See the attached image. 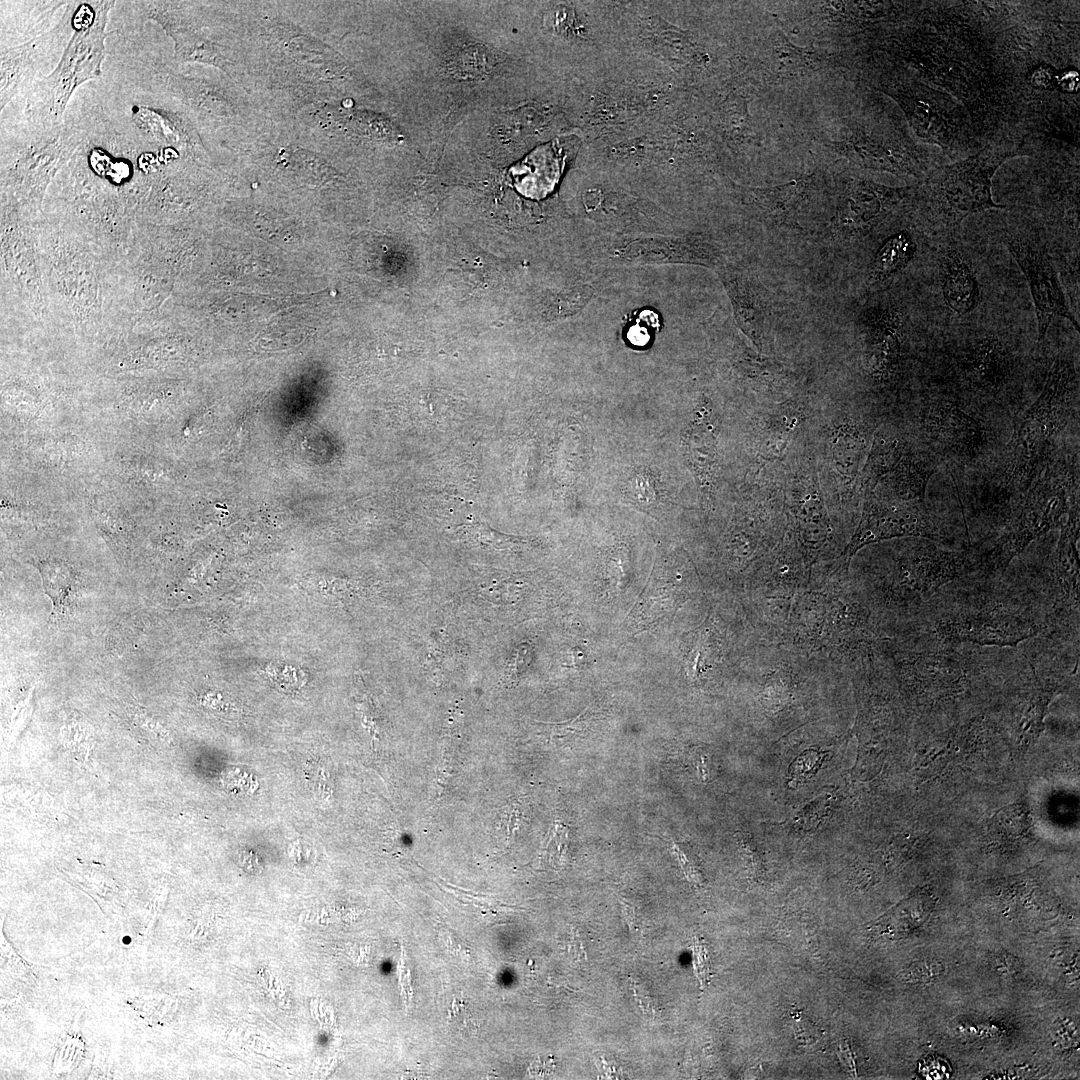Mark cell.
Wrapping results in <instances>:
<instances>
[{
	"mask_svg": "<svg viewBox=\"0 0 1080 1080\" xmlns=\"http://www.w3.org/2000/svg\"><path fill=\"white\" fill-rule=\"evenodd\" d=\"M114 1L69 3L73 34L52 72L30 87L25 114L38 128L62 123L70 97L84 82L102 75L106 56L105 38L108 13Z\"/></svg>",
	"mask_w": 1080,
	"mask_h": 1080,
	"instance_id": "cell-1",
	"label": "cell"
},
{
	"mask_svg": "<svg viewBox=\"0 0 1080 1080\" xmlns=\"http://www.w3.org/2000/svg\"><path fill=\"white\" fill-rule=\"evenodd\" d=\"M1074 382L1072 363L1057 358L1041 393L1015 421L1008 445L1006 473L1016 488L1026 490L1044 469L1055 437L1065 423Z\"/></svg>",
	"mask_w": 1080,
	"mask_h": 1080,
	"instance_id": "cell-2",
	"label": "cell"
},
{
	"mask_svg": "<svg viewBox=\"0 0 1080 1080\" xmlns=\"http://www.w3.org/2000/svg\"><path fill=\"white\" fill-rule=\"evenodd\" d=\"M1013 152L985 148L977 154L933 172L927 189L932 211L946 225L955 226L971 214L1002 209L992 198V178Z\"/></svg>",
	"mask_w": 1080,
	"mask_h": 1080,
	"instance_id": "cell-3",
	"label": "cell"
},
{
	"mask_svg": "<svg viewBox=\"0 0 1080 1080\" xmlns=\"http://www.w3.org/2000/svg\"><path fill=\"white\" fill-rule=\"evenodd\" d=\"M1029 490L1019 511L1014 515L988 553L981 566L986 572L1003 571L1032 541L1058 526L1070 505L1078 500H1068V482L1058 479L1048 467Z\"/></svg>",
	"mask_w": 1080,
	"mask_h": 1080,
	"instance_id": "cell-4",
	"label": "cell"
},
{
	"mask_svg": "<svg viewBox=\"0 0 1080 1080\" xmlns=\"http://www.w3.org/2000/svg\"><path fill=\"white\" fill-rule=\"evenodd\" d=\"M1005 244L1023 272L1034 304L1038 340L1045 338L1054 318L1069 321L1078 331L1079 323L1071 312L1057 272L1044 248L1020 234L1005 236Z\"/></svg>",
	"mask_w": 1080,
	"mask_h": 1080,
	"instance_id": "cell-5",
	"label": "cell"
},
{
	"mask_svg": "<svg viewBox=\"0 0 1080 1080\" xmlns=\"http://www.w3.org/2000/svg\"><path fill=\"white\" fill-rule=\"evenodd\" d=\"M1040 631L1033 620L1001 605L961 611L941 619L937 633L946 642H970L981 646L1015 647Z\"/></svg>",
	"mask_w": 1080,
	"mask_h": 1080,
	"instance_id": "cell-6",
	"label": "cell"
},
{
	"mask_svg": "<svg viewBox=\"0 0 1080 1080\" xmlns=\"http://www.w3.org/2000/svg\"><path fill=\"white\" fill-rule=\"evenodd\" d=\"M921 504L923 502L889 503L868 499L850 553L865 544L892 537L915 536L940 541L944 537L941 528Z\"/></svg>",
	"mask_w": 1080,
	"mask_h": 1080,
	"instance_id": "cell-7",
	"label": "cell"
},
{
	"mask_svg": "<svg viewBox=\"0 0 1080 1080\" xmlns=\"http://www.w3.org/2000/svg\"><path fill=\"white\" fill-rule=\"evenodd\" d=\"M70 7L54 30L6 49L0 55V110L30 83L49 55L56 53L69 33Z\"/></svg>",
	"mask_w": 1080,
	"mask_h": 1080,
	"instance_id": "cell-8",
	"label": "cell"
},
{
	"mask_svg": "<svg viewBox=\"0 0 1080 1080\" xmlns=\"http://www.w3.org/2000/svg\"><path fill=\"white\" fill-rule=\"evenodd\" d=\"M975 565L964 552L922 544L905 557L900 583L912 598L924 599Z\"/></svg>",
	"mask_w": 1080,
	"mask_h": 1080,
	"instance_id": "cell-9",
	"label": "cell"
},
{
	"mask_svg": "<svg viewBox=\"0 0 1080 1080\" xmlns=\"http://www.w3.org/2000/svg\"><path fill=\"white\" fill-rule=\"evenodd\" d=\"M905 317L895 306L869 311L863 321L864 355L869 374L884 381L896 372L901 355Z\"/></svg>",
	"mask_w": 1080,
	"mask_h": 1080,
	"instance_id": "cell-10",
	"label": "cell"
},
{
	"mask_svg": "<svg viewBox=\"0 0 1080 1080\" xmlns=\"http://www.w3.org/2000/svg\"><path fill=\"white\" fill-rule=\"evenodd\" d=\"M907 194L868 180H857L847 188L840 206L839 222L850 236H862L875 227Z\"/></svg>",
	"mask_w": 1080,
	"mask_h": 1080,
	"instance_id": "cell-11",
	"label": "cell"
},
{
	"mask_svg": "<svg viewBox=\"0 0 1080 1080\" xmlns=\"http://www.w3.org/2000/svg\"><path fill=\"white\" fill-rule=\"evenodd\" d=\"M717 427L712 408L702 401L685 435V456L703 496L712 492L717 466Z\"/></svg>",
	"mask_w": 1080,
	"mask_h": 1080,
	"instance_id": "cell-12",
	"label": "cell"
},
{
	"mask_svg": "<svg viewBox=\"0 0 1080 1080\" xmlns=\"http://www.w3.org/2000/svg\"><path fill=\"white\" fill-rule=\"evenodd\" d=\"M929 434L946 449L974 455L984 442V431L972 416L951 402H937L926 416Z\"/></svg>",
	"mask_w": 1080,
	"mask_h": 1080,
	"instance_id": "cell-13",
	"label": "cell"
},
{
	"mask_svg": "<svg viewBox=\"0 0 1080 1080\" xmlns=\"http://www.w3.org/2000/svg\"><path fill=\"white\" fill-rule=\"evenodd\" d=\"M940 275L944 302L954 314L966 315L979 305L980 284L963 252L944 249L940 254Z\"/></svg>",
	"mask_w": 1080,
	"mask_h": 1080,
	"instance_id": "cell-14",
	"label": "cell"
},
{
	"mask_svg": "<svg viewBox=\"0 0 1080 1080\" xmlns=\"http://www.w3.org/2000/svg\"><path fill=\"white\" fill-rule=\"evenodd\" d=\"M809 187L808 179H799L775 187H752L748 191L752 211L762 221L778 226H795L797 214L806 200Z\"/></svg>",
	"mask_w": 1080,
	"mask_h": 1080,
	"instance_id": "cell-15",
	"label": "cell"
},
{
	"mask_svg": "<svg viewBox=\"0 0 1080 1080\" xmlns=\"http://www.w3.org/2000/svg\"><path fill=\"white\" fill-rule=\"evenodd\" d=\"M1067 520L1061 524V533L1056 549L1055 574L1060 587V604L1063 608L1078 610L1079 606V567L1076 542L1079 538V503L1073 502L1068 511Z\"/></svg>",
	"mask_w": 1080,
	"mask_h": 1080,
	"instance_id": "cell-16",
	"label": "cell"
},
{
	"mask_svg": "<svg viewBox=\"0 0 1080 1080\" xmlns=\"http://www.w3.org/2000/svg\"><path fill=\"white\" fill-rule=\"evenodd\" d=\"M966 378L980 388H997L1005 380L1009 361L1004 344L996 336L978 340L962 360Z\"/></svg>",
	"mask_w": 1080,
	"mask_h": 1080,
	"instance_id": "cell-17",
	"label": "cell"
},
{
	"mask_svg": "<svg viewBox=\"0 0 1080 1080\" xmlns=\"http://www.w3.org/2000/svg\"><path fill=\"white\" fill-rule=\"evenodd\" d=\"M738 323L757 348H761L769 303L764 287L753 276L742 275L733 282Z\"/></svg>",
	"mask_w": 1080,
	"mask_h": 1080,
	"instance_id": "cell-18",
	"label": "cell"
},
{
	"mask_svg": "<svg viewBox=\"0 0 1080 1080\" xmlns=\"http://www.w3.org/2000/svg\"><path fill=\"white\" fill-rule=\"evenodd\" d=\"M44 593L52 603L50 619L52 623L68 617L77 584L76 569L67 561L59 558H44L35 564Z\"/></svg>",
	"mask_w": 1080,
	"mask_h": 1080,
	"instance_id": "cell-19",
	"label": "cell"
},
{
	"mask_svg": "<svg viewBox=\"0 0 1080 1080\" xmlns=\"http://www.w3.org/2000/svg\"><path fill=\"white\" fill-rule=\"evenodd\" d=\"M936 464L922 454H903L895 468V486L899 496L905 501L923 502L925 490Z\"/></svg>",
	"mask_w": 1080,
	"mask_h": 1080,
	"instance_id": "cell-20",
	"label": "cell"
},
{
	"mask_svg": "<svg viewBox=\"0 0 1080 1080\" xmlns=\"http://www.w3.org/2000/svg\"><path fill=\"white\" fill-rule=\"evenodd\" d=\"M174 41V57L178 62H202L227 71L229 62L222 48L191 27L167 33Z\"/></svg>",
	"mask_w": 1080,
	"mask_h": 1080,
	"instance_id": "cell-21",
	"label": "cell"
},
{
	"mask_svg": "<svg viewBox=\"0 0 1080 1080\" xmlns=\"http://www.w3.org/2000/svg\"><path fill=\"white\" fill-rule=\"evenodd\" d=\"M917 244L912 235L901 231L885 240L876 253L870 278L883 281L905 269L914 259Z\"/></svg>",
	"mask_w": 1080,
	"mask_h": 1080,
	"instance_id": "cell-22",
	"label": "cell"
},
{
	"mask_svg": "<svg viewBox=\"0 0 1080 1080\" xmlns=\"http://www.w3.org/2000/svg\"><path fill=\"white\" fill-rule=\"evenodd\" d=\"M904 454L900 442L886 435H877L864 468L863 485L866 493L873 490L884 474L892 472Z\"/></svg>",
	"mask_w": 1080,
	"mask_h": 1080,
	"instance_id": "cell-23",
	"label": "cell"
},
{
	"mask_svg": "<svg viewBox=\"0 0 1080 1080\" xmlns=\"http://www.w3.org/2000/svg\"><path fill=\"white\" fill-rule=\"evenodd\" d=\"M132 118L138 128L154 140L165 143L182 141L179 121L171 113L150 106L139 105L132 109Z\"/></svg>",
	"mask_w": 1080,
	"mask_h": 1080,
	"instance_id": "cell-24",
	"label": "cell"
},
{
	"mask_svg": "<svg viewBox=\"0 0 1080 1080\" xmlns=\"http://www.w3.org/2000/svg\"><path fill=\"white\" fill-rule=\"evenodd\" d=\"M768 63L773 72L784 76L802 72L813 65L812 58L808 57L806 52L792 46L784 38L781 41L777 38L772 42Z\"/></svg>",
	"mask_w": 1080,
	"mask_h": 1080,
	"instance_id": "cell-25",
	"label": "cell"
},
{
	"mask_svg": "<svg viewBox=\"0 0 1080 1080\" xmlns=\"http://www.w3.org/2000/svg\"><path fill=\"white\" fill-rule=\"evenodd\" d=\"M864 452V440L857 431H842L836 438L834 460L841 474L854 478Z\"/></svg>",
	"mask_w": 1080,
	"mask_h": 1080,
	"instance_id": "cell-26",
	"label": "cell"
},
{
	"mask_svg": "<svg viewBox=\"0 0 1080 1080\" xmlns=\"http://www.w3.org/2000/svg\"><path fill=\"white\" fill-rule=\"evenodd\" d=\"M106 500H95L91 505V510L94 513L95 521L98 526L104 531L112 541L121 545L127 539L128 529L125 527L127 524L123 520L124 516L115 508L106 504Z\"/></svg>",
	"mask_w": 1080,
	"mask_h": 1080,
	"instance_id": "cell-27",
	"label": "cell"
},
{
	"mask_svg": "<svg viewBox=\"0 0 1080 1080\" xmlns=\"http://www.w3.org/2000/svg\"><path fill=\"white\" fill-rule=\"evenodd\" d=\"M44 443L46 444L45 449L37 447L36 450L37 455H45L44 462H70L75 460L76 455L83 450V447H80V444L75 439H51Z\"/></svg>",
	"mask_w": 1080,
	"mask_h": 1080,
	"instance_id": "cell-28",
	"label": "cell"
},
{
	"mask_svg": "<svg viewBox=\"0 0 1080 1080\" xmlns=\"http://www.w3.org/2000/svg\"><path fill=\"white\" fill-rule=\"evenodd\" d=\"M594 714L585 709L577 717L558 724H546L549 727L551 737L557 740H575L583 736L589 729Z\"/></svg>",
	"mask_w": 1080,
	"mask_h": 1080,
	"instance_id": "cell-29",
	"label": "cell"
},
{
	"mask_svg": "<svg viewBox=\"0 0 1080 1080\" xmlns=\"http://www.w3.org/2000/svg\"><path fill=\"white\" fill-rule=\"evenodd\" d=\"M659 325L658 317L652 310H643L628 329L627 338L636 346L646 345Z\"/></svg>",
	"mask_w": 1080,
	"mask_h": 1080,
	"instance_id": "cell-30",
	"label": "cell"
},
{
	"mask_svg": "<svg viewBox=\"0 0 1080 1080\" xmlns=\"http://www.w3.org/2000/svg\"><path fill=\"white\" fill-rule=\"evenodd\" d=\"M1058 70L1052 65L1041 63L1033 68L1028 75V83L1036 90L1046 91L1056 89Z\"/></svg>",
	"mask_w": 1080,
	"mask_h": 1080,
	"instance_id": "cell-31",
	"label": "cell"
},
{
	"mask_svg": "<svg viewBox=\"0 0 1080 1080\" xmlns=\"http://www.w3.org/2000/svg\"><path fill=\"white\" fill-rule=\"evenodd\" d=\"M671 849L676 854L687 879L695 885H702V877L683 845L672 842Z\"/></svg>",
	"mask_w": 1080,
	"mask_h": 1080,
	"instance_id": "cell-32",
	"label": "cell"
},
{
	"mask_svg": "<svg viewBox=\"0 0 1080 1080\" xmlns=\"http://www.w3.org/2000/svg\"><path fill=\"white\" fill-rule=\"evenodd\" d=\"M1080 88L1079 72L1077 69L1066 68L1058 70L1056 89L1063 93L1077 94Z\"/></svg>",
	"mask_w": 1080,
	"mask_h": 1080,
	"instance_id": "cell-33",
	"label": "cell"
},
{
	"mask_svg": "<svg viewBox=\"0 0 1080 1080\" xmlns=\"http://www.w3.org/2000/svg\"><path fill=\"white\" fill-rule=\"evenodd\" d=\"M794 1031L796 1039L804 1044L815 1042L818 1038L817 1027L803 1016L795 1018Z\"/></svg>",
	"mask_w": 1080,
	"mask_h": 1080,
	"instance_id": "cell-34",
	"label": "cell"
},
{
	"mask_svg": "<svg viewBox=\"0 0 1080 1080\" xmlns=\"http://www.w3.org/2000/svg\"><path fill=\"white\" fill-rule=\"evenodd\" d=\"M453 1006L454 1019H456V1022L459 1024V1026L463 1027L462 1029H464L465 1031H471L475 1029L473 1028L475 1019L467 1004L463 1001L460 1003L456 1002Z\"/></svg>",
	"mask_w": 1080,
	"mask_h": 1080,
	"instance_id": "cell-35",
	"label": "cell"
},
{
	"mask_svg": "<svg viewBox=\"0 0 1080 1080\" xmlns=\"http://www.w3.org/2000/svg\"><path fill=\"white\" fill-rule=\"evenodd\" d=\"M694 963L697 976L700 981H705L708 973L707 953L699 941L694 946Z\"/></svg>",
	"mask_w": 1080,
	"mask_h": 1080,
	"instance_id": "cell-36",
	"label": "cell"
},
{
	"mask_svg": "<svg viewBox=\"0 0 1080 1080\" xmlns=\"http://www.w3.org/2000/svg\"><path fill=\"white\" fill-rule=\"evenodd\" d=\"M838 1055L843 1066L848 1069L849 1072L855 1073V1062L849 1043L845 1040L841 1041L838 1046Z\"/></svg>",
	"mask_w": 1080,
	"mask_h": 1080,
	"instance_id": "cell-37",
	"label": "cell"
},
{
	"mask_svg": "<svg viewBox=\"0 0 1080 1080\" xmlns=\"http://www.w3.org/2000/svg\"><path fill=\"white\" fill-rule=\"evenodd\" d=\"M442 938H443V940L445 941V944H446V946H447V947H448V948H449V949H450V950H451V951H452L453 953H460V954H461V955H463V956H467V955H468V949H467V948H466V947H465L464 945H463V946H461V945H458V942H459V940H458V939L456 938V936H454L453 934H451V932H450V931H445V932L443 933V935H442Z\"/></svg>",
	"mask_w": 1080,
	"mask_h": 1080,
	"instance_id": "cell-38",
	"label": "cell"
}]
</instances>
